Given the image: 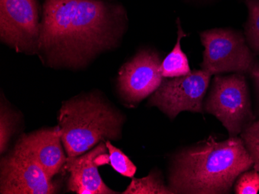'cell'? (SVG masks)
<instances>
[{"instance_id":"6da1fadb","label":"cell","mask_w":259,"mask_h":194,"mask_svg":"<svg viewBox=\"0 0 259 194\" xmlns=\"http://www.w3.org/2000/svg\"><path fill=\"white\" fill-rule=\"evenodd\" d=\"M126 10L103 0H45L38 52L52 67L79 68L116 47Z\"/></svg>"},{"instance_id":"7a4b0ae2","label":"cell","mask_w":259,"mask_h":194,"mask_svg":"<svg viewBox=\"0 0 259 194\" xmlns=\"http://www.w3.org/2000/svg\"><path fill=\"white\" fill-rule=\"evenodd\" d=\"M253 165L242 139L218 142L210 136L175 156L169 187L175 193H230L238 176Z\"/></svg>"},{"instance_id":"3957f363","label":"cell","mask_w":259,"mask_h":194,"mask_svg":"<svg viewBox=\"0 0 259 194\" xmlns=\"http://www.w3.org/2000/svg\"><path fill=\"white\" fill-rule=\"evenodd\" d=\"M123 121L121 114L93 95L67 101L59 127L68 156H80L106 139L118 140Z\"/></svg>"},{"instance_id":"277c9868","label":"cell","mask_w":259,"mask_h":194,"mask_svg":"<svg viewBox=\"0 0 259 194\" xmlns=\"http://www.w3.org/2000/svg\"><path fill=\"white\" fill-rule=\"evenodd\" d=\"M204 109L221 121L230 137L240 134L254 119L244 75L239 73L228 76L216 75Z\"/></svg>"},{"instance_id":"5b68a950","label":"cell","mask_w":259,"mask_h":194,"mask_svg":"<svg viewBox=\"0 0 259 194\" xmlns=\"http://www.w3.org/2000/svg\"><path fill=\"white\" fill-rule=\"evenodd\" d=\"M204 47L201 69L211 75L250 73L254 54L242 33L231 29L217 28L200 33Z\"/></svg>"},{"instance_id":"8992f818","label":"cell","mask_w":259,"mask_h":194,"mask_svg":"<svg viewBox=\"0 0 259 194\" xmlns=\"http://www.w3.org/2000/svg\"><path fill=\"white\" fill-rule=\"evenodd\" d=\"M39 20L37 0H0V37L17 52H38Z\"/></svg>"},{"instance_id":"52a82bcc","label":"cell","mask_w":259,"mask_h":194,"mask_svg":"<svg viewBox=\"0 0 259 194\" xmlns=\"http://www.w3.org/2000/svg\"><path fill=\"white\" fill-rule=\"evenodd\" d=\"M1 193L52 194L57 186L20 141L1 163Z\"/></svg>"},{"instance_id":"ba28073f","label":"cell","mask_w":259,"mask_h":194,"mask_svg":"<svg viewBox=\"0 0 259 194\" xmlns=\"http://www.w3.org/2000/svg\"><path fill=\"white\" fill-rule=\"evenodd\" d=\"M211 76L204 71L195 70L184 76L163 79L151 96L150 103L159 108L171 119L183 111L203 113V98Z\"/></svg>"},{"instance_id":"9c48e42d","label":"cell","mask_w":259,"mask_h":194,"mask_svg":"<svg viewBox=\"0 0 259 194\" xmlns=\"http://www.w3.org/2000/svg\"><path fill=\"white\" fill-rule=\"evenodd\" d=\"M161 62L158 53L144 50L122 66L119 72L118 85L124 100L137 103L159 88L164 78L161 75Z\"/></svg>"},{"instance_id":"30bf717a","label":"cell","mask_w":259,"mask_h":194,"mask_svg":"<svg viewBox=\"0 0 259 194\" xmlns=\"http://www.w3.org/2000/svg\"><path fill=\"white\" fill-rule=\"evenodd\" d=\"M107 146L101 143L81 156H68L65 168L70 173L68 189L78 194L117 193L107 187L100 177L98 167L110 163Z\"/></svg>"},{"instance_id":"8fae6325","label":"cell","mask_w":259,"mask_h":194,"mask_svg":"<svg viewBox=\"0 0 259 194\" xmlns=\"http://www.w3.org/2000/svg\"><path fill=\"white\" fill-rule=\"evenodd\" d=\"M60 127L40 130L22 136L19 141L25 146L38 162L49 177H53L65 164V158L61 146Z\"/></svg>"},{"instance_id":"7c38bea8","label":"cell","mask_w":259,"mask_h":194,"mask_svg":"<svg viewBox=\"0 0 259 194\" xmlns=\"http://www.w3.org/2000/svg\"><path fill=\"white\" fill-rule=\"evenodd\" d=\"M178 24V39L174 48L162 60L161 64V75L164 78H178L184 76L191 72L189 60L186 53L182 50L181 40L186 37L180 24V19L177 20Z\"/></svg>"},{"instance_id":"4fadbf2b","label":"cell","mask_w":259,"mask_h":194,"mask_svg":"<svg viewBox=\"0 0 259 194\" xmlns=\"http://www.w3.org/2000/svg\"><path fill=\"white\" fill-rule=\"evenodd\" d=\"M123 194H171L174 191L167 187L163 182L161 175L151 172L146 177L135 178L126 188Z\"/></svg>"},{"instance_id":"5bb4252c","label":"cell","mask_w":259,"mask_h":194,"mask_svg":"<svg viewBox=\"0 0 259 194\" xmlns=\"http://www.w3.org/2000/svg\"><path fill=\"white\" fill-rule=\"evenodd\" d=\"M248 10L245 25V40L252 52L259 54V0H245Z\"/></svg>"},{"instance_id":"9a60e30c","label":"cell","mask_w":259,"mask_h":194,"mask_svg":"<svg viewBox=\"0 0 259 194\" xmlns=\"http://www.w3.org/2000/svg\"><path fill=\"white\" fill-rule=\"evenodd\" d=\"M110 156V163L112 167L126 177H133L136 173L137 167L132 160L117 148L110 144V141L106 142Z\"/></svg>"},{"instance_id":"2e32d148","label":"cell","mask_w":259,"mask_h":194,"mask_svg":"<svg viewBox=\"0 0 259 194\" xmlns=\"http://www.w3.org/2000/svg\"><path fill=\"white\" fill-rule=\"evenodd\" d=\"M241 138L254 163L259 162V120L248 124L241 132Z\"/></svg>"},{"instance_id":"e0dca14e","label":"cell","mask_w":259,"mask_h":194,"mask_svg":"<svg viewBox=\"0 0 259 194\" xmlns=\"http://www.w3.org/2000/svg\"><path fill=\"white\" fill-rule=\"evenodd\" d=\"M236 194H257L259 192V172L256 169L241 173L234 185Z\"/></svg>"},{"instance_id":"ac0fdd59","label":"cell","mask_w":259,"mask_h":194,"mask_svg":"<svg viewBox=\"0 0 259 194\" xmlns=\"http://www.w3.org/2000/svg\"><path fill=\"white\" fill-rule=\"evenodd\" d=\"M0 137H1V153L4 151L8 144L9 140L14 131V122L10 111L4 106L1 107V122H0Z\"/></svg>"},{"instance_id":"d6986e66","label":"cell","mask_w":259,"mask_h":194,"mask_svg":"<svg viewBox=\"0 0 259 194\" xmlns=\"http://www.w3.org/2000/svg\"><path fill=\"white\" fill-rule=\"evenodd\" d=\"M251 78L254 80V85H255L256 89H257V95L259 96V62L257 63H254L251 72Z\"/></svg>"},{"instance_id":"ffe728a7","label":"cell","mask_w":259,"mask_h":194,"mask_svg":"<svg viewBox=\"0 0 259 194\" xmlns=\"http://www.w3.org/2000/svg\"><path fill=\"white\" fill-rule=\"evenodd\" d=\"M253 168H254V169H256V170L258 171L259 172V162H257V163H254V165H253Z\"/></svg>"}]
</instances>
